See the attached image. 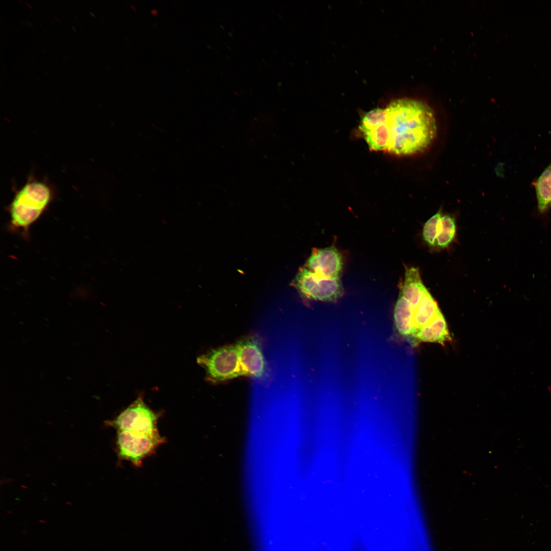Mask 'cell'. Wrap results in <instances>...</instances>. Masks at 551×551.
I'll use <instances>...</instances> for the list:
<instances>
[{"instance_id":"obj_1","label":"cell","mask_w":551,"mask_h":551,"mask_svg":"<svg viewBox=\"0 0 551 551\" xmlns=\"http://www.w3.org/2000/svg\"><path fill=\"white\" fill-rule=\"evenodd\" d=\"M390 133L387 152L398 156L423 152L437 132L433 110L425 103L408 98L396 99L385 108Z\"/></svg>"},{"instance_id":"obj_2","label":"cell","mask_w":551,"mask_h":551,"mask_svg":"<svg viewBox=\"0 0 551 551\" xmlns=\"http://www.w3.org/2000/svg\"><path fill=\"white\" fill-rule=\"evenodd\" d=\"M53 200L52 188L43 182L30 179L15 192L8 207L9 229L28 237L30 227Z\"/></svg>"},{"instance_id":"obj_3","label":"cell","mask_w":551,"mask_h":551,"mask_svg":"<svg viewBox=\"0 0 551 551\" xmlns=\"http://www.w3.org/2000/svg\"><path fill=\"white\" fill-rule=\"evenodd\" d=\"M196 360L204 369L207 380L212 383L242 375L235 345L213 349L198 356Z\"/></svg>"},{"instance_id":"obj_4","label":"cell","mask_w":551,"mask_h":551,"mask_svg":"<svg viewBox=\"0 0 551 551\" xmlns=\"http://www.w3.org/2000/svg\"><path fill=\"white\" fill-rule=\"evenodd\" d=\"M165 441L159 433L146 434L117 431L116 446L119 460L131 462L139 467L142 461L155 453Z\"/></svg>"},{"instance_id":"obj_5","label":"cell","mask_w":551,"mask_h":551,"mask_svg":"<svg viewBox=\"0 0 551 551\" xmlns=\"http://www.w3.org/2000/svg\"><path fill=\"white\" fill-rule=\"evenodd\" d=\"M159 415L144 402L142 395L138 397L114 419L106 421L107 425L117 431L154 434L159 433L157 422Z\"/></svg>"},{"instance_id":"obj_6","label":"cell","mask_w":551,"mask_h":551,"mask_svg":"<svg viewBox=\"0 0 551 551\" xmlns=\"http://www.w3.org/2000/svg\"><path fill=\"white\" fill-rule=\"evenodd\" d=\"M298 291L307 298L321 301H333L342 294L340 278L319 275L307 267L302 268L295 279Z\"/></svg>"},{"instance_id":"obj_7","label":"cell","mask_w":551,"mask_h":551,"mask_svg":"<svg viewBox=\"0 0 551 551\" xmlns=\"http://www.w3.org/2000/svg\"><path fill=\"white\" fill-rule=\"evenodd\" d=\"M242 375L261 379L266 372V365L259 340L250 336L235 345Z\"/></svg>"},{"instance_id":"obj_8","label":"cell","mask_w":551,"mask_h":551,"mask_svg":"<svg viewBox=\"0 0 551 551\" xmlns=\"http://www.w3.org/2000/svg\"><path fill=\"white\" fill-rule=\"evenodd\" d=\"M306 267L323 277L340 278L343 267L342 257L334 246L315 249L307 260Z\"/></svg>"},{"instance_id":"obj_9","label":"cell","mask_w":551,"mask_h":551,"mask_svg":"<svg viewBox=\"0 0 551 551\" xmlns=\"http://www.w3.org/2000/svg\"><path fill=\"white\" fill-rule=\"evenodd\" d=\"M428 290L422 282L418 268L406 267L404 281L400 293L410 303L413 310L419 304Z\"/></svg>"},{"instance_id":"obj_10","label":"cell","mask_w":551,"mask_h":551,"mask_svg":"<svg viewBox=\"0 0 551 551\" xmlns=\"http://www.w3.org/2000/svg\"><path fill=\"white\" fill-rule=\"evenodd\" d=\"M532 185L535 190L538 213L545 215L551 208V162Z\"/></svg>"},{"instance_id":"obj_11","label":"cell","mask_w":551,"mask_h":551,"mask_svg":"<svg viewBox=\"0 0 551 551\" xmlns=\"http://www.w3.org/2000/svg\"><path fill=\"white\" fill-rule=\"evenodd\" d=\"M414 337L424 342L443 343L448 340L450 335L441 312L428 324L419 329Z\"/></svg>"},{"instance_id":"obj_12","label":"cell","mask_w":551,"mask_h":551,"mask_svg":"<svg viewBox=\"0 0 551 551\" xmlns=\"http://www.w3.org/2000/svg\"><path fill=\"white\" fill-rule=\"evenodd\" d=\"M394 318L396 328L401 335L405 336L413 335V309L400 293L394 308Z\"/></svg>"},{"instance_id":"obj_13","label":"cell","mask_w":551,"mask_h":551,"mask_svg":"<svg viewBox=\"0 0 551 551\" xmlns=\"http://www.w3.org/2000/svg\"><path fill=\"white\" fill-rule=\"evenodd\" d=\"M441 312L437 302L428 290L419 304L413 310V336L420 328L430 322Z\"/></svg>"},{"instance_id":"obj_14","label":"cell","mask_w":551,"mask_h":551,"mask_svg":"<svg viewBox=\"0 0 551 551\" xmlns=\"http://www.w3.org/2000/svg\"><path fill=\"white\" fill-rule=\"evenodd\" d=\"M386 122L361 132L371 151H387L390 133Z\"/></svg>"},{"instance_id":"obj_15","label":"cell","mask_w":551,"mask_h":551,"mask_svg":"<svg viewBox=\"0 0 551 551\" xmlns=\"http://www.w3.org/2000/svg\"><path fill=\"white\" fill-rule=\"evenodd\" d=\"M456 233L455 218L449 215L442 216L438 224L436 245L440 248L447 247L453 241Z\"/></svg>"},{"instance_id":"obj_16","label":"cell","mask_w":551,"mask_h":551,"mask_svg":"<svg viewBox=\"0 0 551 551\" xmlns=\"http://www.w3.org/2000/svg\"><path fill=\"white\" fill-rule=\"evenodd\" d=\"M442 216L440 211L431 216L424 224L422 229V238L424 242L430 247L436 245V237L439 220Z\"/></svg>"},{"instance_id":"obj_17","label":"cell","mask_w":551,"mask_h":551,"mask_svg":"<svg viewBox=\"0 0 551 551\" xmlns=\"http://www.w3.org/2000/svg\"><path fill=\"white\" fill-rule=\"evenodd\" d=\"M547 391L550 393V394L551 395V386H548L547 387Z\"/></svg>"}]
</instances>
